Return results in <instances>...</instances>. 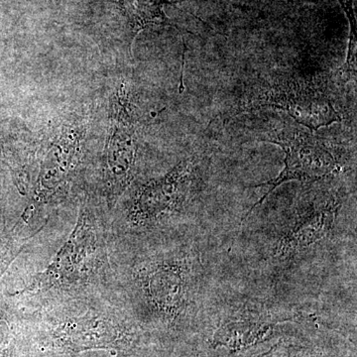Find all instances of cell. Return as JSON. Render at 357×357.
<instances>
[{
  "label": "cell",
  "mask_w": 357,
  "mask_h": 357,
  "mask_svg": "<svg viewBox=\"0 0 357 357\" xmlns=\"http://www.w3.org/2000/svg\"><path fill=\"white\" fill-rule=\"evenodd\" d=\"M258 357H290L289 356V352L286 347H275L267 354H263V356H260Z\"/></svg>",
  "instance_id": "cell-11"
},
{
  "label": "cell",
  "mask_w": 357,
  "mask_h": 357,
  "mask_svg": "<svg viewBox=\"0 0 357 357\" xmlns=\"http://www.w3.org/2000/svg\"><path fill=\"white\" fill-rule=\"evenodd\" d=\"M29 239L21 238L15 227L13 234L7 232L3 222H0V278Z\"/></svg>",
  "instance_id": "cell-10"
},
{
  "label": "cell",
  "mask_w": 357,
  "mask_h": 357,
  "mask_svg": "<svg viewBox=\"0 0 357 357\" xmlns=\"http://www.w3.org/2000/svg\"><path fill=\"white\" fill-rule=\"evenodd\" d=\"M265 107L287 112L311 131L342 121L326 93L302 77L281 76L251 84L246 86L231 116Z\"/></svg>",
  "instance_id": "cell-2"
},
{
  "label": "cell",
  "mask_w": 357,
  "mask_h": 357,
  "mask_svg": "<svg viewBox=\"0 0 357 357\" xmlns=\"http://www.w3.org/2000/svg\"><path fill=\"white\" fill-rule=\"evenodd\" d=\"M194 180V167L183 162L163 178L142 185L129 208V222L136 227H153L178 213Z\"/></svg>",
  "instance_id": "cell-6"
},
{
  "label": "cell",
  "mask_w": 357,
  "mask_h": 357,
  "mask_svg": "<svg viewBox=\"0 0 357 357\" xmlns=\"http://www.w3.org/2000/svg\"><path fill=\"white\" fill-rule=\"evenodd\" d=\"M262 142L273 143L280 146L285 152V168L278 177L251 187L268 185L269 190L252 208L248 211V218L255 208H257L277 187L287 182L297 180L301 182H314L321 180L337 171V162L321 141L312 135L311 131L296 128H285L276 132H269L261 138Z\"/></svg>",
  "instance_id": "cell-4"
},
{
  "label": "cell",
  "mask_w": 357,
  "mask_h": 357,
  "mask_svg": "<svg viewBox=\"0 0 357 357\" xmlns=\"http://www.w3.org/2000/svg\"><path fill=\"white\" fill-rule=\"evenodd\" d=\"M128 105L119 98L112 112V132L107 145V171L109 181V202L116 203L128 189L133 178L136 144L132 119L126 110Z\"/></svg>",
  "instance_id": "cell-7"
},
{
  "label": "cell",
  "mask_w": 357,
  "mask_h": 357,
  "mask_svg": "<svg viewBox=\"0 0 357 357\" xmlns=\"http://www.w3.org/2000/svg\"><path fill=\"white\" fill-rule=\"evenodd\" d=\"M44 338L47 347L66 354L123 351L132 342V332L114 312L89 307L54 316L46 323Z\"/></svg>",
  "instance_id": "cell-3"
},
{
  "label": "cell",
  "mask_w": 357,
  "mask_h": 357,
  "mask_svg": "<svg viewBox=\"0 0 357 357\" xmlns=\"http://www.w3.org/2000/svg\"><path fill=\"white\" fill-rule=\"evenodd\" d=\"M168 0H122V7L133 30V39L150 26H172L164 13Z\"/></svg>",
  "instance_id": "cell-9"
},
{
  "label": "cell",
  "mask_w": 357,
  "mask_h": 357,
  "mask_svg": "<svg viewBox=\"0 0 357 357\" xmlns=\"http://www.w3.org/2000/svg\"><path fill=\"white\" fill-rule=\"evenodd\" d=\"M337 208V199L318 201L307 206L297 215L282 239L279 245L282 255L299 252L328 236L335 225Z\"/></svg>",
  "instance_id": "cell-8"
},
{
  "label": "cell",
  "mask_w": 357,
  "mask_h": 357,
  "mask_svg": "<svg viewBox=\"0 0 357 357\" xmlns=\"http://www.w3.org/2000/svg\"><path fill=\"white\" fill-rule=\"evenodd\" d=\"M190 267L185 258H164L145 263L135 280L153 310L167 321H176L187 307Z\"/></svg>",
  "instance_id": "cell-5"
},
{
  "label": "cell",
  "mask_w": 357,
  "mask_h": 357,
  "mask_svg": "<svg viewBox=\"0 0 357 357\" xmlns=\"http://www.w3.org/2000/svg\"><path fill=\"white\" fill-rule=\"evenodd\" d=\"M105 236L91 208L84 204L76 225L50 264L22 293L79 290L98 280L105 266Z\"/></svg>",
  "instance_id": "cell-1"
}]
</instances>
